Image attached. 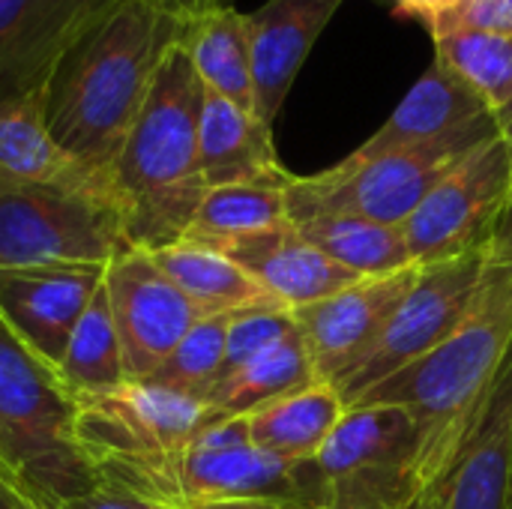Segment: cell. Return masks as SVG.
Wrapping results in <instances>:
<instances>
[{
    "instance_id": "cell-1",
    "label": "cell",
    "mask_w": 512,
    "mask_h": 509,
    "mask_svg": "<svg viewBox=\"0 0 512 509\" xmlns=\"http://www.w3.org/2000/svg\"><path fill=\"white\" fill-rule=\"evenodd\" d=\"M512 348V207L489 237L477 294L456 330L357 405L405 408L417 429V504L441 483L480 420ZM354 408V405H351Z\"/></svg>"
},
{
    "instance_id": "cell-2",
    "label": "cell",
    "mask_w": 512,
    "mask_h": 509,
    "mask_svg": "<svg viewBox=\"0 0 512 509\" xmlns=\"http://www.w3.org/2000/svg\"><path fill=\"white\" fill-rule=\"evenodd\" d=\"M180 27L183 18L159 0H120L57 63L42 87V117L69 156L114 177L123 141Z\"/></svg>"
},
{
    "instance_id": "cell-3",
    "label": "cell",
    "mask_w": 512,
    "mask_h": 509,
    "mask_svg": "<svg viewBox=\"0 0 512 509\" xmlns=\"http://www.w3.org/2000/svg\"><path fill=\"white\" fill-rule=\"evenodd\" d=\"M201 102L204 84L177 36L114 165L132 249L159 252L180 243L207 195L198 165Z\"/></svg>"
},
{
    "instance_id": "cell-4",
    "label": "cell",
    "mask_w": 512,
    "mask_h": 509,
    "mask_svg": "<svg viewBox=\"0 0 512 509\" xmlns=\"http://www.w3.org/2000/svg\"><path fill=\"white\" fill-rule=\"evenodd\" d=\"M78 402L60 372L0 321V462L42 509L93 492L102 480L75 438Z\"/></svg>"
},
{
    "instance_id": "cell-5",
    "label": "cell",
    "mask_w": 512,
    "mask_h": 509,
    "mask_svg": "<svg viewBox=\"0 0 512 509\" xmlns=\"http://www.w3.org/2000/svg\"><path fill=\"white\" fill-rule=\"evenodd\" d=\"M495 132L498 123L492 114L429 144L369 159L345 156L318 174H291L285 183L288 219L297 222L306 216H357L402 228L432 192V186Z\"/></svg>"
},
{
    "instance_id": "cell-6",
    "label": "cell",
    "mask_w": 512,
    "mask_h": 509,
    "mask_svg": "<svg viewBox=\"0 0 512 509\" xmlns=\"http://www.w3.org/2000/svg\"><path fill=\"white\" fill-rule=\"evenodd\" d=\"M417 429L405 408L354 405L312 456L297 462L303 507L414 509Z\"/></svg>"
},
{
    "instance_id": "cell-7",
    "label": "cell",
    "mask_w": 512,
    "mask_h": 509,
    "mask_svg": "<svg viewBox=\"0 0 512 509\" xmlns=\"http://www.w3.org/2000/svg\"><path fill=\"white\" fill-rule=\"evenodd\" d=\"M126 249L117 201L0 180V267L111 264Z\"/></svg>"
},
{
    "instance_id": "cell-8",
    "label": "cell",
    "mask_w": 512,
    "mask_h": 509,
    "mask_svg": "<svg viewBox=\"0 0 512 509\" xmlns=\"http://www.w3.org/2000/svg\"><path fill=\"white\" fill-rule=\"evenodd\" d=\"M486 249L489 240L447 261L420 267L414 288L405 294L381 336L330 381V387L342 396L345 408L357 405L369 390L426 357L456 330L477 294Z\"/></svg>"
},
{
    "instance_id": "cell-9",
    "label": "cell",
    "mask_w": 512,
    "mask_h": 509,
    "mask_svg": "<svg viewBox=\"0 0 512 509\" xmlns=\"http://www.w3.org/2000/svg\"><path fill=\"white\" fill-rule=\"evenodd\" d=\"M512 207V153L501 132L453 165L402 225L417 267L447 261L492 237Z\"/></svg>"
},
{
    "instance_id": "cell-10",
    "label": "cell",
    "mask_w": 512,
    "mask_h": 509,
    "mask_svg": "<svg viewBox=\"0 0 512 509\" xmlns=\"http://www.w3.org/2000/svg\"><path fill=\"white\" fill-rule=\"evenodd\" d=\"M75 402V438L93 465L183 453L222 417L204 399L147 381H126L108 393L75 396Z\"/></svg>"
},
{
    "instance_id": "cell-11",
    "label": "cell",
    "mask_w": 512,
    "mask_h": 509,
    "mask_svg": "<svg viewBox=\"0 0 512 509\" xmlns=\"http://www.w3.org/2000/svg\"><path fill=\"white\" fill-rule=\"evenodd\" d=\"M105 294L129 381H147L180 339L207 318L144 249H126L105 267Z\"/></svg>"
},
{
    "instance_id": "cell-12",
    "label": "cell",
    "mask_w": 512,
    "mask_h": 509,
    "mask_svg": "<svg viewBox=\"0 0 512 509\" xmlns=\"http://www.w3.org/2000/svg\"><path fill=\"white\" fill-rule=\"evenodd\" d=\"M105 267H0V321L30 354L57 369L78 318L105 282Z\"/></svg>"
},
{
    "instance_id": "cell-13",
    "label": "cell",
    "mask_w": 512,
    "mask_h": 509,
    "mask_svg": "<svg viewBox=\"0 0 512 509\" xmlns=\"http://www.w3.org/2000/svg\"><path fill=\"white\" fill-rule=\"evenodd\" d=\"M120 0H0V99L36 93Z\"/></svg>"
},
{
    "instance_id": "cell-14",
    "label": "cell",
    "mask_w": 512,
    "mask_h": 509,
    "mask_svg": "<svg viewBox=\"0 0 512 509\" xmlns=\"http://www.w3.org/2000/svg\"><path fill=\"white\" fill-rule=\"evenodd\" d=\"M420 267H405L387 276H366L345 291L318 303L291 309V318L306 342L318 381H333L354 363L387 327L405 294L414 288Z\"/></svg>"
},
{
    "instance_id": "cell-15",
    "label": "cell",
    "mask_w": 512,
    "mask_h": 509,
    "mask_svg": "<svg viewBox=\"0 0 512 509\" xmlns=\"http://www.w3.org/2000/svg\"><path fill=\"white\" fill-rule=\"evenodd\" d=\"M345 0H264L246 12L255 114L273 129L315 42Z\"/></svg>"
},
{
    "instance_id": "cell-16",
    "label": "cell",
    "mask_w": 512,
    "mask_h": 509,
    "mask_svg": "<svg viewBox=\"0 0 512 509\" xmlns=\"http://www.w3.org/2000/svg\"><path fill=\"white\" fill-rule=\"evenodd\" d=\"M512 489V348L495 390L441 483L417 509H507Z\"/></svg>"
},
{
    "instance_id": "cell-17",
    "label": "cell",
    "mask_w": 512,
    "mask_h": 509,
    "mask_svg": "<svg viewBox=\"0 0 512 509\" xmlns=\"http://www.w3.org/2000/svg\"><path fill=\"white\" fill-rule=\"evenodd\" d=\"M0 180L99 195L123 207L114 177L87 168L54 141L42 117V90L0 99Z\"/></svg>"
},
{
    "instance_id": "cell-18",
    "label": "cell",
    "mask_w": 512,
    "mask_h": 509,
    "mask_svg": "<svg viewBox=\"0 0 512 509\" xmlns=\"http://www.w3.org/2000/svg\"><path fill=\"white\" fill-rule=\"evenodd\" d=\"M222 252L237 261L285 309L318 303L363 279L354 270H345L327 255H321L297 234L291 222L237 240Z\"/></svg>"
},
{
    "instance_id": "cell-19",
    "label": "cell",
    "mask_w": 512,
    "mask_h": 509,
    "mask_svg": "<svg viewBox=\"0 0 512 509\" xmlns=\"http://www.w3.org/2000/svg\"><path fill=\"white\" fill-rule=\"evenodd\" d=\"M198 165L207 189L234 183H285L273 129L237 102L204 90L198 120Z\"/></svg>"
},
{
    "instance_id": "cell-20",
    "label": "cell",
    "mask_w": 512,
    "mask_h": 509,
    "mask_svg": "<svg viewBox=\"0 0 512 509\" xmlns=\"http://www.w3.org/2000/svg\"><path fill=\"white\" fill-rule=\"evenodd\" d=\"M483 117H492L483 99L474 90H468L447 66L432 60L429 69L414 81V87L396 105V111L348 156L369 159V156L429 144Z\"/></svg>"
},
{
    "instance_id": "cell-21",
    "label": "cell",
    "mask_w": 512,
    "mask_h": 509,
    "mask_svg": "<svg viewBox=\"0 0 512 509\" xmlns=\"http://www.w3.org/2000/svg\"><path fill=\"white\" fill-rule=\"evenodd\" d=\"M180 45L189 54L204 90H213L255 114L246 12L237 6H216L183 18Z\"/></svg>"
},
{
    "instance_id": "cell-22",
    "label": "cell",
    "mask_w": 512,
    "mask_h": 509,
    "mask_svg": "<svg viewBox=\"0 0 512 509\" xmlns=\"http://www.w3.org/2000/svg\"><path fill=\"white\" fill-rule=\"evenodd\" d=\"M345 411L348 408L342 396L327 381H315L246 414V420L252 444L258 450H267L288 462H303L324 447Z\"/></svg>"
},
{
    "instance_id": "cell-23",
    "label": "cell",
    "mask_w": 512,
    "mask_h": 509,
    "mask_svg": "<svg viewBox=\"0 0 512 509\" xmlns=\"http://www.w3.org/2000/svg\"><path fill=\"white\" fill-rule=\"evenodd\" d=\"M150 255L162 267V273L201 309V315H231L240 309L276 303L225 252L195 243H174Z\"/></svg>"
},
{
    "instance_id": "cell-24",
    "label": "cell",
    "mask_w": 512,
    "mask_h": 509,
    "mask_svg": "<svg viewBox=\"0 0 512 509\" xmlns=\"http://www.w3.org/2000/svg\"><path fill=\"white\" fill-rule=\"evenodd\" d=\"M315 381L318 375L306 351V342L300 330H294L264 354L225 372L204 402L216 408L222 417H237V414H252Z\"/></svg>"
},
{
    "instance_id": "cell-25",
    "label": "cell",
    "mask_w": 512,
    "mask_h": 509,
    "mask_svg": "<svg viewBox=\"0 0 512 509\" xmlns=\"http://www.w3.org/2000/svg\"><path fill=\"white\" fill-rule=\"evenodd\" d=\"M285 183H234V186L207 189L180 243H195L222 252L237 240L288 225L291 219H288Z\"/></svg>"
},
{
    "instance_id": "cell-26",
    "label": "cell",
    "mask_w": 512,
    "mask_h": 509,
    "mask_svg": "<svg viewBox=\"0 0 512 509\" xmlns=\"http://www.w3.org/2000/svg\"><path fill=\"white\" fill-rule=\"evenodd\" d=\"M291 225L321 255L363 279L414 267L402 228L357 216H306Z\"/></svg>"
},
{
    "instance_id": "cell-27",
    "label": "cell",
    "mask_w": 512,
    "mask_h": 509,
    "mask_svg": "<svg viewBox=\"0 0 512 509\" xmlns=\"http://www.w3.org/2000/svg\"><path fill=\"white\" fill-rule=\"evenodd\" d=\"M429 36L435 42V60L474 90L492 114L510 105L512 36L465 27H438Z\"/></svg>"
},
{
    "instance_id": "cell-28",
    "label": "cell",
    "mask_w": 512,
    "mask_h": 509,
    "mask_svg": "<svg viewBox=\"0 0 512 509\" xmlns=\"http://www.w3.org/2000/svg\"><path fill=\"white\" fill-rule=\"evenodd\" d=\"M57 372L75 396L108 393L129 381L120 336H117L108 294H105V282L90 300V306L84 309V315L78 318Z\"/></svg>"
},
{
    "instance_id": "cell-29",
    "label": "cell",
    "mask_w": 512,
    "mask_h": 509,
    "mask_svg": "<svg viewBox=\"0 0 512 509\" xmlns=\"http://www.w3.org/2000/svg\"><path fill=\"white\" fill-rule=\"evenodd\" d=\"M231 315L201 318L180 339V345L165 357V363L147 378V384L171 390V393H183V396L207 399V393L225 375V348H228Z\"/></svg>"
},
{
    "instance_id": "cell-30",
    "label": "cell",
    "mask_w": 512,
    "mask_h": 509,
    "mask_svg": "<svg viewBox=\"0 0 512 509\" xmlns=\"http://www.w3.org/2000/svg\"><path fill=\"white\" fill-rule=\"evenodd\" d=\"M297 324L291 318V309L279 303H264L252 309H240L231 315L228 324V348H225V372L249 363L252 357L264 354L276 342H282L288 333H294Z\"/></svg>"
},
{
    "instance_id": "cell-31",
    "label": "cell",
    "mask_w": 512,
    "mask_h": 509,
    "mask_svg": "<svg viewBox=\"0 0 512 509\" xmlns=\"http://www.w3.org/2000/svg\"><path fill=\"white\" fill-rule=\"evenodd\" d=\"M438 27H465L512 36V0H459L429 27V33Z\"/></svg>"
},
{
    "instance_id": "cell-32",
    "label": "cell",
    "mask_w": 512,
    "mask_h": 509,
    "mask_svg": "<svg viewBox=\"0 0 512 509\" xmlns=\"http://www.w3.org/2000/svg\"><path fill=\"white\" fill-rule=\"evenodd\" d=\"M57 509H177L171 504H162L156 498H147V495H138L132 489H123L117 483H99L93 492L81 495V498H72L66 504H60Z\"/></svg>"
},
{
    "instance_id": "cell-33",
    "label": "cell",
    "mask_w": 512,
    "mask_h": 509,
    "mask_svg": "<svg viewBox=\"0 0 512 509\" xmlns=\"http://www.w3.org/2000/svg\"><path fill=\"white\" fill-rule=\"evenodd\" d=\"M459 0H390L387 9H393L399 18H411V21H420L426 30L456 6Z\"/></svg>"
},
{
    "instance_id": "cell-34",
    "label": "cell",
    "mask_w": 512,
    "mask_h": 509,
    "mask_svg": "<svg viewBox=\"0 0 512 509\" xmlns=\"http://www.w3.org/2000/svg\"><path fill=\"white\" fill-rule=\"evenodd\" d=\"M165 9H171L180 18H192L198 12L216 9V6H234V0H159Z\"/></svg>"
},
{
    "instance_id": "cell-35",
    "label": "cell",
    "mask_w": 512,
    "mask_h": 509,
    "mask_svg": "<svg viewBox=\"0 0 512 509\" xmlns=\"http://www.w3.org/2000/svg\"><path fill=\"white\" fill-rule=\"evenodd\" d=\"M177 509H288L276 501H186Z\"/></svg>"
},
{
    "instance_id": "cell-36",
    "label": "cell",
    "mask_w": 512,
    "mask_h": 509,
    "mask_svg": "<svg viewBox=\"0 0 512 509\" xmlns=\"http://www.w3.org/2000/svg\"><path fill=\"white\" fill-rule=\"evenodd\" d=\"M0 509H42L33 504L9 477H0Z\"/></svg>"
},
{
    "instance_id": "cell-37",
    "label": "cell",
    "mask_w": 512,
    "mask_h": 509,
    "mask_svg": "<svg viewBox=\"0 0 512 509\" xmlns=\"http://www.w3.org/2000/svg\"><path fill=\"white\" fill-rule=\"evenodd\" d=\"M495 123H498V132H501V138L507 141V147H510L512 153V102L501 114H495Z\"/></svg>"
},
{
    "instance_id": "cell-38",
    "label": "cell",
    "mask_w": 512,
    "mask_h": 509,
    "mask_svg": "<svg viewBox=\"0 0 512 509\" xmlns=\"http://www.w3.org/2000/svg\"><path fill=\"white\" fill-rule=\"evenodd\" d=\"M0 477H9V474H6V468H3V462H0ZM9 480H12V477H9Z\"/></svg>"
},
{
    "instance_id": "cell-39",
    "label": "cell",
    "mask_w": 512,
    "mask_h": 509,
    "mask_svg": "<svg viewBox=\"0 0 512 509\" xmlns=\"http://www.w3.org/2000/svg\"><path fill=\"white\" fill-rule=\"evenodd\" d=\"M375 3H381V6H390V0H375Z\"/></svg>"
},
{
    "instance_id": "cell-40",
    "label": "cell",
    "mask_w": 512,
    "mask_h": 509,
    "mask_svg": "<svg viewBox=\"0 0 512 509\" xmlns=\"http://www.w3.org/2000/svg\"><path fill=\"white\" fill-rule=\"evenodd\" d=\"M507 509H512V489H510V504H507Z\"/></svg>"
},
{
    "instance_id": "cell-41",
    "label": "cell",
    "mask_w": 512,
    "mask_h": 509,
    "mask_svg": "<svg viewBox=\"0 0 512 509\" xmlns=\"http://www.w3.org/2000/svg\"><path fill=\"white\" fill-rule=\"evenodd\" d=\"M288 509H312V507H288Z\"/></svg>"
}]
</instances>
